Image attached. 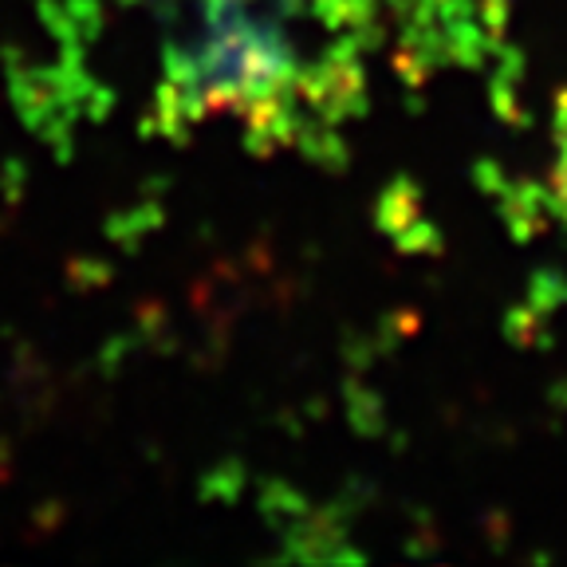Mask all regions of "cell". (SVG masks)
Here are the masks:
<instances>
[{
    "instance_id": "6da1fadb",
    "label": "cell",
    "mask_w": 567,
    "mask_h": 567,
    "mask_svg": "<svg viewBox=\"0 0 567 567\" xmlns=\"http://www.w3.org/2000/svg\"><path fill=\"white\" fill-rule=\"evenodd\" d=\"M162 126L237 118L296 142L359 95L363 0H158Z\"/></svg>"
},
{
    "instance_id": "7a4b0ae2",
    "label": "cell",
    "mask_w": 567,
    "mask_h": 567,
    "mask_svg": "<svg viewBox=\"0 0 567 567\" xmlns=\"http://www.w3.org/2000/svg\"><path fill=\"white\" fill-rule=\"evenodd\" d=\"M556 189L564 197V209H567V106H564V118H559V162H556Z\"/></svg>"
}]
</instances>
